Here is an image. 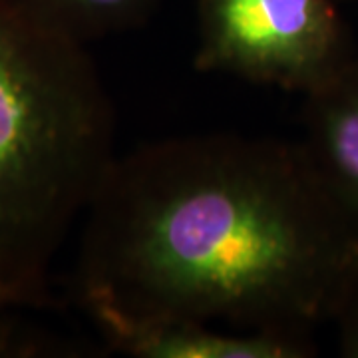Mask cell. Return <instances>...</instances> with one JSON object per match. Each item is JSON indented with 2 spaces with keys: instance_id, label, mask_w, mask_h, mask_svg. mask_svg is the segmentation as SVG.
Returning <instances> with one entry per match:
<instances>
[{
  "instance_id": "6",
  "label": "cell",
  "mask_w": 358,
  "mask_h": 358,
  "mask_svg": "<svg viewBox=\"0 0 358 358\" xmlns=\"http://www.w3.org/2000/svg\"><path fill=\"white\" fill-rule=\"evenodd\" d=\"M42 30L86 46L143 26L162 0H4Z\"/></svg>"
},
{
  "instance_id": "8",
  "label": "cell",
  "mask_w": 358,
  "mask_h": 358,
  "mask_svg": "<svg viewBox=\"0 0 358 358\" xmlns=\"http://www.w3.org/2000/svg\"><path fill=\"white\" fill-rule=\"evenodd\" d=\"M14 307H18V305H16V301H14L13 296L6 293L4 289H0V313H2V310H8V308H14Z\"/></svg>"
},
{
  "instance_id": "4",
  "label": "cell",
  "mask_w": 358,
  "mask_h": 358,
  "mask_svg": "<svg viewBox=\"0 0 358 358\" xmlns=\"http://www.w3.org/2000/svg\"><path fill=\"white\" fill-rule=\"evenodd\" d=\"M103 338L136 358H305L308 336L251 333L185 319H136L112 310H88Z\"/></svg>"
},
{
  "instance_id": "1",
  "label": "cell",
  "mask_w": 358,
  "mask_h": 358,
  "mask_svg": "<svg viewBox=\"0 0 358 358\" xmlns=\"http://www.w3.org/2000/svg\"><path fill=\"white\" fill-rule=\"evenodd\" d=\"M88 310L308 336L358 271V235L301 145L237 134L117 157L84 213Z\"/></svg>"
},
{
  "instance_id": "2",
  "label": "cell",
  "mask_w": 358,
  "mask_h": 358,
  "mask_svg": "<svg viewBox=\"0 0 358 358\" xmlns=\"http://www.w3.org/2000/svg\"><path fill=\"white\" fill-rule=\"evenodd\" d=\"M114 110L86 46L0 0V289L50 303L52 261L114 164Z\"/></svg>"
},
{
  "instance_id": "3",
  "label": "cell",
  "mask_w": 358,
  "mask_h": 358,
  "mask_svg": "<svg viewBox=\"0 0 358 358\" xmlns=\"http://www.w3.org/2000/svg\"><path fill=\"white\" fill-rule=\"evenodd\" d=\"M352 58L334 0H199L195 68L307 96Z\"/></svg>"
},
{
  "instance_id": "7",
  "label": "cell",
  "mask_w": 358,
  "mask_h": 358,
  "mask_svg": "<svg viewBox=\"0 0 358 358\" xmlns=\"http://www.w3.org/2000/svg\"><path fill=\"white\" fill-rule=\"evenodd\" d=\"M333 322H336L338 331L341 355L358 358V271L334 313Z\"/></svg>"
},
{
  "instance_id": "5",
  "label": "cell",
  "mask_w": 358,
  "mask_h": 358,
  "mask_svg": "<svg viewBox=\"0 0 358 358\" xmlns=\"http://www.w3.org/2000/svg\"><path fill=\"white\" fill-rule=\"evenodd\" d=\"M301 150L358 235V54L322 88L307 94Z\"/></svg>"
}]
</instances>
